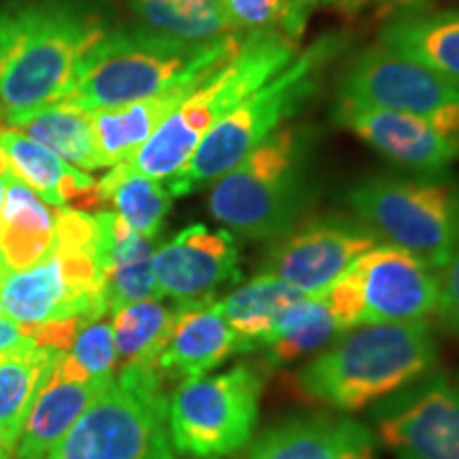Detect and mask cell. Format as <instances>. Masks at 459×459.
<instances>
[{"label": "cell", "mask_w": 459, "mask_h": 459, "mask_svg": "<svg viewBox=\"0 0 459 459\" xmlns=\"http://www.w3.org/2000/svg\"><path fill=\"white\" fill-rule=\"evenodd\" d=\"M100 15L73 4L0 11L3 124L17 128L71 88L79 65L107 37Z\"/></svg>", "instance_id": "6da1fadb"}, {"label": "cell", "mask_w": 459, "mask_h": 459, "mask_svg": "<svg viewBox=\"0 0 459 459\" xmlns=\"http://www.w3.org/2000/svg\"><path fill=\"white\" fill-rule=\"evenodd\" d=\"M438 364L429 321L366 324L338 336L291 377V392L308 404L353 412L428 377Z\"/></svg>", "instance_id": "7a4b0ae2"}, {"label": "cell", "mask_w": 459, "mask_h": 459, "mask_svg": "<svg viewBox=\"0 0 459 459\" xmlns=\"http://www.w3.org/2000/svg\"><path fill=\"white\" fill-rule=\"evenodd\" d=\"M245 32L186 45L143 30L108 32L83 57L71 88L56 105L82 113L124 107L162 94L186 79L215 71L237 54Z\"/></svg>", "instance_id": "3957f363"}, {"label": "cell", "mask_w": 459, "mask_h": 459, "mask_svg": "<svg viewBox=\"0 0 459 459\" xmlns=\"http://www.w3.org/2000/svg\"><path fill=\"white\" fill-rule=\"evenodd\" d=\"M296 43L281 30L245 32L237 54L211 73L126 160L130 169L162 183L179 175L206 132L296 60Z\"/></svg>", "instance_id": "277c9868"}, {"label": "cell", "mask_w": 459, "mask_h": 459, "mask_svg": "<svg viewBox=\"0 0 459 459\" xmlns=\"http://www.w3.org/2000/svg\"><path fill=\"white\" fill-rule=\"evenodd\" d=\"M308 132L274 130L243 162L220 177L209 211L247 240H277L298 226L308 204Z\"/></svg>", "instance_id": "5b68a950"}, {"label": "cell", "mask_w": 459, "mask_h": 459, "mask_svg": "<svg viewBox=\"0 0 459 459\" xmlns=\"http://www.w3.org/2000/svg\"><path fill=\"white\" fill-rule=\"evenodd\" d=\"M342 49L336 37H321L296 56L285 71L254 91L206 132L192 160L179 175L164 183L172 198L213 186L268 139L283 119L291 117L319 88L321 73Z\"/></svg>", "instance_id": "8992f818"}, {"label": "cell", "mask_w": 459, "mask_h": 459, "mask_svg": "<svg viewBox=\"0 0 459 459\" xmlns=\"http://www.w3.org/2000/svg\"><path fill=\"white\" fill-rule=\"evenodd\" d=\"M45 459H177L162 372L124 364Z\"/></svg>", "instance_id": "52a82bcc"}, {"label": "cell", "mask_w": 459, "mask_h": 459, "mask_svg": "<svg viewBox=\"0 0 459 459\" xmlns=\"http://www.w3.org/2000/svg\"><path fill=\"white\" fill-rule=\"evenodd\" d=\"M349 204L378 238L443 268L459 245V186L440 179H370Z\"/></svg>", "instance_id": "ba28073f"}, {"label": "cell", "mask_w": 459, "mask_h": 459, "mask_svg": "<svg viewBox=\"0 0 459 459\" xmlns=\"http://www.w3.org/2000/svg\"><path fill=\"white\" fill-rule=\"evenodd\" d=\"M260 395V372L247 364L181 381L169 400L172 445L196 459L234 455L255 432Z\"/></svg>", "instance_id": "9c48e42d"}, {"label": "cell", "mask_w": 459, "mask_h": 459, "mask_svg": "<svg viewBox=\"0 0 459 459\" xmlns=\"http://www.w3.org/2000/svg\"><path fill=\"white\" fill-rule=\"evenodd\" d=\"M338 99L419 115L443 136L459 139V83L383 43L355 57Z\"/></svg>", "instance_id": "30bf717a"}, {"label": "cell", "mask_w": 459, "mask_h": 459, "mask_svg": "<svg viewBox=\"0 0 459 459\" xmlns=\"http://www.w3.org/2000/svg\"><path fill=\"white\" fill-rule=\"evenodd\" d=\"M375 436L398 459H459V375L419 378L377 402Z\"/></svg>", "instance_id": "8fae6325"}, {"label": "cell", "mask_w": 459, "mask_h": 459, "mask_svg": "<svg viewBox=\"0 0 459 459\" xmlns=\"http://www.w3.org/2000/svg\"><path fill=\"white\" fill-rule=\"evenodd\" d=\"M372 230L359 220L330 215L294 226L274 240L262 274H271L302 294H319L351 264L378 245Z\"/></svg>", "instance_id": "7c38bea8"}, {"label": "cell", "mask_w": 459, "mask_h": 459, "mask_svg": "<svg viewBox=\"0 0 459 459\" xmlns=\"http://www.w3.org/2000/svg\"><path fill=\"white\" fill-rule=\"evenodd\" d=\"M347 271L355 283L361 325L421 324L438 313V273L400 247H372Z\"/></svg>", "instance_id": "4fadbf2b"}, {"label": "cell", "mask_w": 459, "mask_h": 459, "mask_svg": "<svg viewBox=\"0 0 459 459\" xmlns=\"http://www.w3.org/2000/svg\"><path fill=\"white\" fill-rule=\"evenodd\" d=\"M238 260V245L228 230L200 223L181 230L153 255L160 298H172L177 304L213 300L217 291L243 277Z\"/></svg>", "instance_id": "5bb4252c"}, {"label": "cell", "mask_w": 459, "mask_h": 459, "mask_svg": "<svg viewBox=\"0 0 459 459\" xmlns=\"http://www.w3.org/2000/svg\"><path fill=\"white\" fill-rule=\"evenodd\" d=\"M334 117L378 153L406 169L438 175L459 158V139L443 136L419 115L338 99Z\"/></svg>", "instance_id": "9a60e30c"}, {"label": "cell", "mask_w": 459, "mask_h": 459, "mask_svg": "<svg viewBox=\"0 0 459 459\" xmlns=\"http://www.w3.org/2000/svg\"><path fill=\"white\" fill-rule=\"evenodd\" d=\"M237 353H243V347L223 317L220 302L177 304L175 324L158 359V368L164 378L187 381L209 375Z\"/></svg>", "instance_id": "2e32d148"}, {"label": "cell", "mask_w": 459, "mask_h": 459, "mask_svg": "<svg viewBox=\"0 0 459 459\" xmlns=\"http://www.w3.org/2000/svg\"><path fill=\"white\" fill-rule=\"evenodd\" d=\"M377 436L351 419L308 417L260 436L247 459H375Z\"/></svg>", "instance_id": "e0dca14e"}, {"label": "cell", "mask_w": 459, "mask_h": 459, "mask_svg": "<svg viewBox=\"0 0 459 459\" xmlns=\"http://www.w3.org/2000/svg\"><path fill=\"white\" fill-rule=\"evenodd\" d=\"M211 73L186 79V82L172 85V88L164 90L162 94L152 96V99L147 100L130 102V105L124 107L99 108V111L88 113L91 132H94L96 153H99L102 169H105V166L111 169V166L126 162V160L134 156V153L145 145L149 136L158 130V126L162 124Z\"/></svg>", "instance_id": "ac0fdd59"}, {"label": "cell", "mask_w": 459, "mask_h": 459, "mask_svg": "<svg viewBox=\"0 0 459 459\" xmlns=\"http://www.w3.org/2000/svg\"><path fill=\"white\" fill-rule=\"evenodd\" d=\"M0 145L7 152L9 162L20 179H24L45 203L57 209H96L100 206L99 187L88 172L74 169L41 143L32 141L24 132L0 126Z\"/></svg>", "instance_id": "d6986e66"}, {"label": "cell", "mask_w": 459, "mask_h": 459, "mask_svg": "<svg viewBox=\"0 0 459 459\" xmlns=\"http://www.w3.org/2000/svg\"><path fill=\"white\" fill-rule=\"evenodd\" d=\"M3 211H0V266L7 273L24 271L43 260L56 237L57 206L39 196L13 170L4 177Z\"/></svg>", "instance_id": "ffe728a7"}, {"label": "cell", "mask_w": 459, "mask_h": 459, "mask_svg": "<svg viewBox=\"0 0 459 459\" xmlns=\"http://www.w3.org/2000/svg\"><path fill=\"white\" fill-rule=\"evenodd\" d=\"M111 378H73L54 366L20 438V459H45Z\"/></svg>", "instance_id": "44dd1931"}, {"label": "cell", "mask_w": 459, "mask_h": 459, "mask_svg": "<svg viewBox=\"0 0 459 459\" xmlns=\"http://www.w3.org/2000/svg\"><path fill=\"white\" fill-rule=\"evenodd\" d=\"M62 351L39 347L32 338L0 353V445L17 451L39 394Z\"/></svg>", "instance_id": "7402d4cb"}, {"label": "cell", "mask_w": 459, "mask_h": 459, "mask_svg": "<svg viewBox=\"0 0 459 459\" xmlns=\"http://www.w3.org/2000/svg\"><path fill=\"white\" fill-rule=\"evenodd\" d=\"M304 294L271 274H257L220 300V308L230 328L237 334L243 353L264 349L277 328L281 315Z\"/></svg>", "instance_id": "603a6c76"}, {"label": "cell", "mask_w": 459, "mask_h": 459, "mask_svg": "<svg viewBox=\"0 0 459 459\" xmlns=\"http://www.w3.org/2000/svg\"><path fill=\"white\" fill-rule=\"evenodd\" d=\"M141 30L186 45L213 43L234 30L220 0H130Z\"/></svg>", "instance_id": "cb8c5ba5"}, {"label": "cell", "mask_w": 459, "mask_h": 459, "mask_svg": "<svg viewBox=\"0 0 459 459\" xmlns=\"http://www.w3.org/2000/svg\"><path fill=\"white\" fill-rule=\"evenodd\" d=\"M381 43L459 83V13L402 15Z\"/></svg>", "instance_id": "d4e9b609"}, {"label": "cell", "mask_w": 459, "mask_h": 459, "mask_svg": "<svg viewBox=\"0 0 459 459\" xmlns=\"http://www.w3.org/2000/svg\"><path fill=\"white\" fill-rule=\"evenodd\" d=\"M153 238L141 237L122 217L115 215L111 249L107 264V307L119 311L132 302L160 300L153 274Z\"/></svg>", "instance_id": "484cf974"}, {"label": "cell", "mask_w": 459, "mask_h": 459, "mask_svg": "<svg viewBox=\"0 0 459 459\" xmlns=\"http://www.w3.org/2000/svg\"><path fill=\"white\" fill-rule=\"evenodd\" d=\"M100 204H111L119 215L141 237L153 238L170 211L172 196L162 181L132 170L126 162L111 166L96 183Z\"/></svg>", "instance_id": "4316f807"}, {"label": "cell", "mask_w": 459, "mask_h": 459, "mask_svg": "<svg viewBox=\"0 0 459 459\" xmlns=\"http://www.w3.org/2000/svg\"><path fill=\"white\" fill-rule=\"evenodd\" d=\"M341 334L338 321L324 294L321 291L319 294H304L281 315L277 328L268 336L264 344L266 359L274 366L287 364V361L324 347L325 342Z\"/></svg>", "instance_id": "83f0119b"}, {"label": "cell", "mask_w": 459, "mask_h": 459, "mask_svg": "<svg viewBox=\"0 0 459 459\" xmlns=\"http://www.w3.org/2000/svg\"><path fill=\"white\" fill-rule=\"evenodd\" d=\"M175 315L177 308L164 307L160 300L132 302L115 311L111 321L113 342L122 366L141 364L158 368Z\"/></svg>", "instance_id": "f1b7e54d"}, {"label": "cell", "mask_w": 459, "mask_h": 459, "mask_svg": "<svg viewBox=\"0 0 459 459\" xmlns=\"http://www.w3.org/2000/svg\"><path fill=\"white\" fill-rule=\"evenodd\" d=\"M15 130L51 149L74 169L83 172L102 169L88 113L65 105H51L34 113Z\"/></svg>", "instance_id": "f546056e"}, {"label": "cell", "mask_w": 459, "mask_h": 459, "mask_svg": "<svg viewBox=\"0 0 459 459\" xmlns=\"http://www.w3.org/2000/svg\"><path fill=\"white\" fill-rule=\"evenodd\" d=\"M234 30H281L300 39L315 0H220Z\"/></svg>", "instance_id": "4dcf8cb0"}, {"label": "cell", "mask_w": 459, "mask_h": 459, "mask_svg": "<svg viewBox=\"0 0 459 459\" xmlns=\"http://www.w3.org/2000/svg\"><path fill=\"white\" fill-rule=\"evenodd\" d=\"M74 364L91 378H113L117 353L113 342V325L105 319L88 321L66 351Z\"/></svg>", "instance_id": "1f68e13d"}, {"label": "cell", "mask_w": 459, "mask_h": 459, "mask_svg": "<svg viewBox=\"0 0 459 459\" xmlns=\"http://www.w3.org/2000/svg\"><path fill=\"white\" fill-rule=\"evenodd\" d=\"M440 296H438V319L451 334L459 338V245L455 247L443 268H438Z\"/></svg>", "instance_id": "d6a6232c"}, {"label": "cell", "mask_w": 459, "mask_h": 459, "mask_svg": "<svg viewBox=\"0 0 459 459\" xmlns=\"http://www.w3.org/2000/svg\"><path fill=\"white\" fill-rule=\"evenodd\" d=\"M370 3L378 4V13L381 15L398 13V11H404L406 15H415L421 9H426L432 0H353V13H359Z\"/></svg>", "instance_id": "836d02e7"}, {"label": "cell", "mask_w": 459, "mask_h": 459, "mask_svg": "<svg viewBox=\"0 0 459 459\" xmlns=\"http://www.w3.org/2000/svg\"><path fill=\"white\" fill-rule=\"evenodd\" d=\"M30 336V325L17 324V321L0 315V353L9 351L17 344L26 342Z\"/></svg>", "instance_id": "e575fe53"}, {"label": "cell", "mask_w": 459, "mask_h": 459, "mask_svg": "<svg viewBox=\"0 0 459 459\" xmlns=\"http://www.w3.org/2000/svg\"><path fill=\"white\" fill-rule=\"evenodd\" d=\"M11 170H13V166H11V162H9V156H7V152H4V147L0 145V179H3V177H7Z\"/></svg>", "instance_id": "d590c367"}, {"label": "cell", "mask_w": 459, "mask_h": 459, "mask_svg": "<svg viewBox=\"0 0 459 459\" xmlns=\"http://www.w3.org/2000/svg\"><path fill=\"white\" fill-rule=\"evenodd\" d=\"M4 192H7V183H4V177L0 179V211H3V203H4ZM0 271H4L3 266H0ZM7 273V271H4Z\"/></svg>", "instance_id": "8d00e7d4"}, {"label": "cell", "mask_w": 459, "mask_h": 459, "mask_svg": "<svg viewBox=\"0 0 459 459\" xmlns=\"http://www.w3.org/2000/svg\"><path fill=\"white\" fill-rule=\"evenodd\" d=\"M4 274H7V273H4V271H0V281H3V277H4Z\"/></svg>", "instance_id": "74e56055"}, {"label": "cell", "mask_w": 459, "mask_h": 459, "mask_svg": "<svg viewBox=\"0 0 459 459\" xmlns=\"http://www.w3.org/2000/svg\"><path fill=\"white\" fill-rule=\"evenodd\" d=\"M0 119H3V105H0Z\"/></svg>", "instance_id": "f35d334b"}]
</instances>
